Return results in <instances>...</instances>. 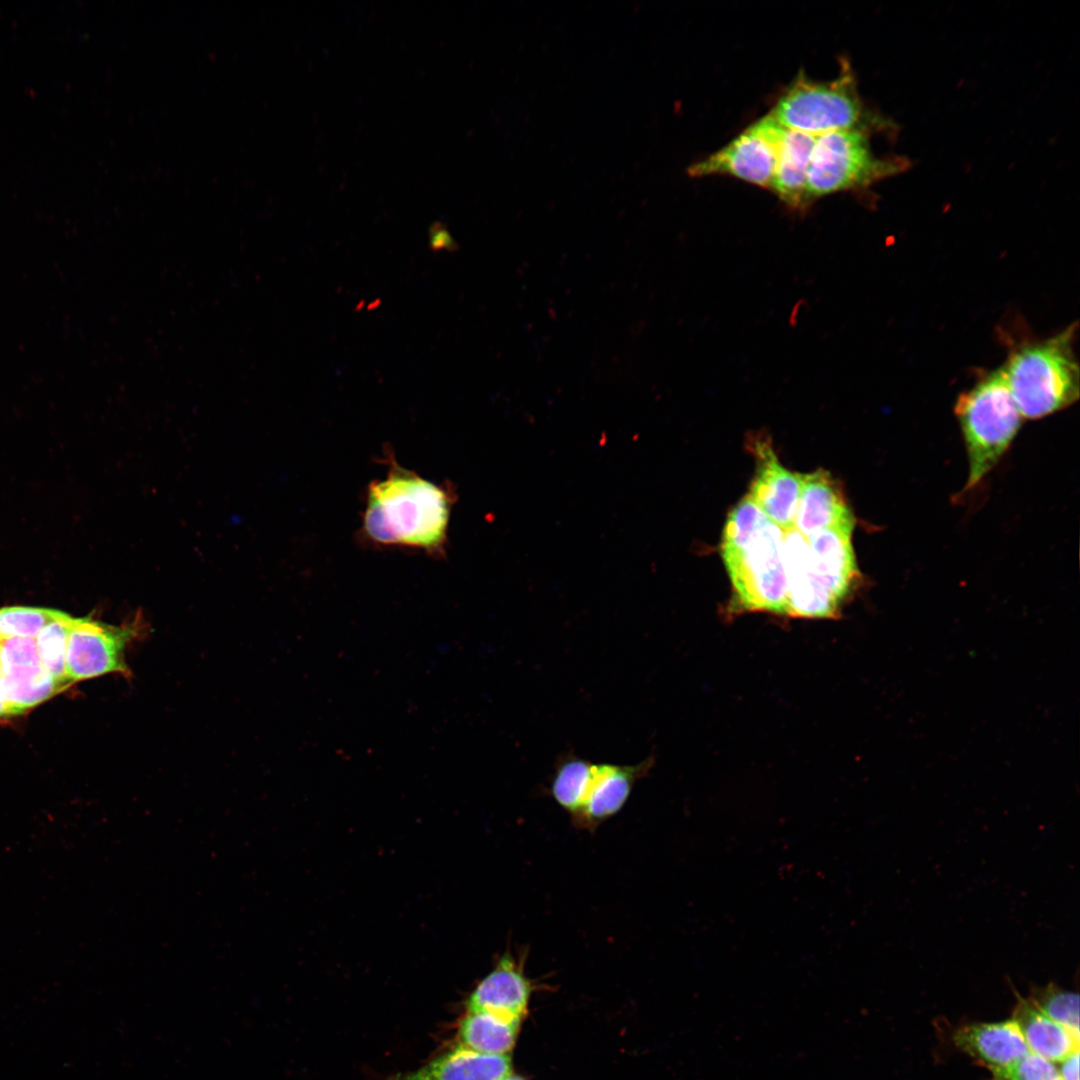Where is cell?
Masks as SVG:
<instances>
[{"label": "cell", "mask_w": 1080, "mask_h": 1080, "mask_svg": "<svg viewBox=\"0 0 1080 1080\" xmlns=\"http://www.w3.org/2000/svg\"><path fill=\"white\" fill-rule=\"evenodd\" d=\"M455 494L396 462L371 482L362 514V535L372 544L443 552Z\"/></svg>", "instance_id": "cell-1"}, {"label": "cell", "mask_w": 1080, "mask_h": 1080, "mask_svg": "<svg viewBox=\"0 0 1080 1080\" xmlns=\"http://www.w3.org/2000/svg\"><path fill=\"white\" fill-rule=\"evenodd\" d=\"M783 533L747 495L728 514L720 554L732 586L733 613L784 615Z\"/></svg>", "instance_id": "cell-2"}, {"label": "cell", "mask_w": 1080, "mask_h": 1080, "mask_svg": "<svg viewBox=\"0 0 1080 1080\" xmlns=\"http://www.w3.org/2000/svg\"><path fill=\"white\" fill-rule=\"evenodd\" d=\"M1075 331L1071 325L1053 337L1026 343L1009 354L1003 369L1023 418L1039 419L1078 400Z\"/></svg>", "instance_id": "cell-3"}, {"label": "cell", "mask_w": 1080, "mask_h": 1080, "mask_svg": "<svg viewBox=\"0 0 1080 1080\" xmlns=\"http://www.w3.org/2000/svg\"><path fill=\"white\" fill-rule=\"evenodd\" d=\"M954 412L967 451L969 476L965 489H969L998 463L1016 436L1023 417L1003 367L986 374L972 388L960 393Z\"/></svg>", "instance_id": "cell-4"}, {"label": "cell", "mask_w": 1080, "mask_h": 1080, "mask_svg": "<svg viewBox=\"0 0 1080 1080\" xmlns=\"http://www.w3.org/2000/svg\"><path fill=\"white\" fill-rule=\"evenodd\" d=\"M904 157H879L870 144L867 129H847L817 137L807 171V205L835 192L863 188L902 173L909 167Z\"/></svg>", "instance_id": "cell-5"}, {"label": "cell", "mask_w": 1080, "mask_h": 1080, "mask_svg": "<svg viewBox=\"0 0 1080 1080\" xmlns=\"http://www.w3.org/2000/svg\"><path fill=\"white\" fill-rule=\"evenodd\" d=\"M770 115L784 128L820 136L826 133L867 129L864 105L849 66L838 78L819 82L804 74L791 83Z\"/></svg>", "instance_id": "cell-6"}, {"label": "cell", "mask_w": 1080, "mask_h": 1080, "mask_svg": "<svg viewBox=\"0 0 1080 1080\" xmlns=\"http://www.w3.org/2000/svg\"><path fill=\"white\" fill-rule=\"evenodd\" d=\"M144 632L145 625L139 618L120 626L89 617L73 618L66 653L68 681L72 683L113 673L130 676L126 651Z\"/></svg>", "instance_id": "cell-7"}, {"label": "cell", "mask_w": 1080, "mask_h": 1080, "mask_svg": "<svg viewBox=\"0 0 1080 1080\" xmlns=\"http://www.w3.org/2000/svg\"><path fill=\"white\" fill-rule=\"evenodd\" d=\"M785 130L769 114L719 151L689 166L687 173L692 177L728 175L770 189Z\"/></svg>", "instance_id": "cell-8"}, {"label": "cell", "mask_w": 1080, "mask_h": 1080, "mask_svg": "<svg viewBox=\"0 0 1080 1080\" xmlns=\"http://www.w3.org/2000/svg\"><path fill=\"white\" fill-rule=\"evenodd\" d=\"M783 561L787 583L784 616L833 619L842 603L817 575L807 539L794 527L783 533Z\"/></svg>", "instance_id": "cell-9"}, {"label": "cell", "mask_w": 1080, "mask_h": 1080, "mask_svg": "<svg viewBox=\"0 0 1080 1080\" xmlns=\"http://www.w3.org/2000/svg\"><path fill=\"white\" fill-rule=\"evenodd\" d=\"M748 444L756 470L747 496L783 531L794 527L802 474L779 462L767 435L752 434Z\"/></svg>", "instance_id": "cell-10"}, {"label": "cell", "mask_w": 1080, "mask_h": 1080, "mask_svg": "<svg viewBox=\"0 0 1080 1080\" xmlns=\"http://www.w3.org/2000/svg\"><path fill=\"white\" fill-rule=\"evenodd\" d=\"M0 670L4 678L5 703L19 714L68 687L42 667L35 639H2Z\"/></svg>", "instance_id": "cell-11"}, {"label": "cell", "mask_w": 1080, "mask_h": 1080, "mask_svg": "<svg viewBox=\"0 0 1080 1080\" xmlns=\"http://www.w3.org/2000/svg\"><path fill=\"white\" fill-rule=\"evenodd\" d=\"M653 763V757L631 765L594 763L582 808L572 823L595 831L624 807L635 784L648 774Z\"/></svg>", "instance_id": "cell-12"}, {"label": "cell", "mask_w": 1080, "mask_h": 1080, "mask_svg": "<svg viewBox=\"0 0 1080 1080\" xmlns=\"http://www.w3.org/2000/svg\"><path fill=\"white\" fill-rule=\"evenodd\" d=\"M524 958L506 951L471 993L468 1011H484L510 1021H521L531 994L524 974Z\"/></svg>", "instance_id": "cell-13"}, {"label": "cell", "mask_w": 1080, "mask_h": 1080, "mask_svg": "<svg viewBox=\"0 0 1080 1080\" xmlns=\"http://www.w3.org/2000/svg\"><path fill=\"white\" fill-rule=\"evenodd\" d=\"M854 528L855 523L842 524L806 537L817 575L842 604L861 579L852 545Z\"/></svg>", "instance_id": "cell-14"}, {"label": "cell", "mask_w": 1080, "mask_h": 1080, "mask_svg": "<svg viewBox=\"0 0 1080 1080\" xmlns=\"http://www.w3.org/2000/svg\"><path fill=\"white\" fill-rule=\"evenodd\" d=\"M855 523L838 482L823 469L802 474L794 528L805 538L823 529Z\"/></svg>", "instance_id": "cell-15"}, {"label": "cell", "mask_w": 1080, "mask_h": 1080, "mask_svg": "<svg viewBox=\"0 0 1080 1080\" xmlns=\"http://www.w3.org/2000/svg\"><path fill=\"white\" fill-rule=\"evenodd\" d=\"M954 1042L991 1071L1006 1068L1030 1052L1013 1019L963 1026L956 1031Z\"/></svg>", "instance_id": "cell-16"}, {"label": "cell", "mask_w": 1080, "mask_h": 1080, "mask_svg": "<svg viewBox=\"0 0 1080 1080\" xmlns=\"http://www.w3.org/2000/svg\"><path fill=\"white\" fill-rule=\"evenodd\" d=\"M511 1073L508 1054L490 1055L458 1046L414 1072L392 1080H502Z\"/></svg>", "instance_id": "cell-17"}, {"label": "cell", "mask_w": 1080, "mask_h": 1080, "mask_svg": "<svg viewBox=\"0 0 1080 1080\" xmlns=\"http://www.w3.org/2000/svg\"><path fill=\"white\" fill-rule=\"evenodd\" d=\"M818 136L786 129L770 189L792 209L808 205L805 186L810 155Z\"/></svg>", "instance_id": "cell-18"}, {"label": "cell", "mask_w": 1080, "mask_h": 1080, "mask_svg": "<svg viewBox=\"0 0 1080 1080\" xmlns=\"http://www.w3.org/2000/svg\"><path fill=\"white\" fill-rule=\"evenodd\" d=\"M1012 1019L1030 1052L1051 1062H1060L1079 1049V1040L1066 1028L1037 1009L1028 999H1020Z\"/></svg>", "instance_id": "cell-19"}, {"label": "cell", "mask_w": 1080, "mask_h": 1080, "mask_svg": "<svg viewBox=\"0 0 1080 1080\" xmlns=\"http://www.w3.org/2000/svg\"><path fill=\"white\" fill-rule=\"evenodd\" d=\"M520 1021L484 1011H468L459 1028L460 1046L490 1055L507 1054L515 1043Z\"/></svg>", "instance_id": "cell-20"}, {"label": "cell", "mask_w": 1080, "mask_h": 1080, "mask_svg": "<svg viewBox=\"0 0 1080 1080\" xmlns=\"http://www.w3.org/2000/svg\"><path fill=\"white\" fill-rule=\"evenodd\" d=\"M592 768L593 762L573 753L561 755L554 765L549 793L571 821L582 808Z\"/></svg>", "instance_id": "cell-21"}, {"label": "cell", "mask_w": 1080, "mask_h": 1080, "mask_svg": "<svg viewBox=\"0 0 1080 1080\" xmlns=\"http://www.w3.org/2000/svg\"><path fill=\"white\" fill-rule=\"evenodd\" d=\"M72 616L62 612L48 623L36 636L37 654L42 667L56 680L68 686L66 676V653Z\"/></svg>", "instance_id": "cell-22"}, {"label": "cell", "mask_w": 1080, "mask_h": 1080, "mask_svg": "<svg viewBox=\"0 0 1080 1080\" xmlns=\"http://www.w3.org/2000/svg\"><path fill=\"white\" fill-rule=\"evenodd\" d=\"M1046 1016L1066 1028L1079 1040V995L1055 984L1033 990L1028 999Z\"/></svg>", "instance_id": "cell-23"}, {"label": "cell", "mask_w": 1080, "mask_h": 1080, "mask_svg": "<svg viewBox=\"0 0 1080 1080\" xmlns=\"http://www.w3.org/2000/svg\"><path fill=\"white\" fill-rule=\"evenodd\" d=\"M62 611L38 607L0 608V639L13 637L35 639L39 632Z\"/></svg>", "instance_id": "cell-24"}, {"label": "cell", "mask_w": 1080, "mask_h": 1080, "mask_svg": "<svg viewBox=\"0 0 1080 1080\" xmlns=\"http://www.w3.org/2000/svg\"><path fill=\"white\" fill-rule=\"evenodd\" d=\"M991 1072L996 1080H1062L1053 1062L1032 1052L1006 1068Z\"/></svg>", "instance_id": "cell-25"}, {"label": "cell", "mask_w": 1080, "mask_h": 1080, "mask_svg": "<svg viewBox=\"0 0 1080 1080\" xmlns=\"http://www.w3.org/2000/svg\"><path fill=\"white\" fill-rule=\"evenodd\" d=\"M429 247L433 251L453 252L458 249V244L444 224L434 222L429 229Z\"/></svg>", "instance_id": "cell-26"}, {"label": "cell", "mask_w": 1080, "mask_h": 1080, "mask_svg": "<svg viewBox=\"0 0 1080 1080\" xmlns=\"http://www.w3.org/2000/svg\"><path fill=\"white\" fill-rule=\"evenodd\" d=\"M1058 1069L1062 1080H1079V1049L1060 1061Z\"/></svg>", "instance_id": "cell-27"}, {"label": "cell", "mask_w": 1080, "mask_h": 1080, "mask_svg": "<svg viewBox=\"0 0 1080 1080\" xmlns=\"http://www.w3.org/2000/svg\"><path fill=\"white\" fill-rule=\"evenodd\" d=\"M19 715L17 711L0 702V721Z\"/></svg>", "instance_id": "cell-28"}, {"label": "cell", "mask_w": 1080, "mask_h": 1080, "mask_svg": "<svg viewBox=\"0 0 1080 1080\" xmlns=\"http://www.w3.org/2000/svg\"><path fill=\"white\" fill-rule=\"evenodd\" d=\"M502 1080H524V1079H522V1078H520L518 1076L511 1075V1073H510L509 1075L504 1077Z\"/></svg>", "instance_id": "cell-29"}, {"label": "cell", "mask_w": 1080, "mask_h": 1080, "mask_svg": "<svg viewBox=\"0 0 1080 1080\" xmlns=\"http://www.w3.org/2000/svg\"><path fill=\"white\" fill-rule=\"evenodd\" d=\"M0 642H1V639H0Z\"/></svg>", "instance_id": "cell-30"}]
</instances>
